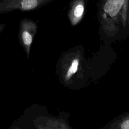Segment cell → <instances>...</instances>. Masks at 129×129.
Returning <instances> with one entry per match:
<instances>
[{
    "label": "cell",
    "instance_id": "2",
    "mask_svg": "<svg viewBox=\"0 0 129 129\" xmlns=\"http://www.w3.org/2000/svg\"><path fill=\"white\" fill-rule=\"evenodd\" d=\"M54 0H0V14L13 11L22 12L37 10Z\"/></svg>",
    "mask_w": 129,
    "mask_h": 129
},
{
    "label": "cell",
    "instance_id": "1",
    "mask_svg": "<svg viewBox=\"0 0 129 129\" xmlns=\"http://www.w3.org/2000/svg\"><path fill=\"white\" fill-rule=\"evenodd\" d=\"M99 33L105 42L129 37V0H97Z\"/></svg>",
    "mask_w": 129,
    "mask_h": 129
},
{
    "label": "cell",
    "instance_id": "6",
    "mask_svg": "<svg viewBox=\"0 0 129 129\" xmlns=\"http://www.w3.org/2000/svg\"><path fill=\"white\" fill-rule=\"evenodd\" d=\"M101 129H129V112L120 114L108 122Z\"/></svg>",
    "mask_w": 129,
    "mask_h": 129
},
{
    "label": "cell",
    "instance_id": "4",
    "mask_svg": "<svg viewBox=\"0 0 129 129\" xmlns=\"http://www.w3.org/2000/svg\"><path fill=\"white\" fill-rule=\"evenodd\" d=\"M67 66L64 67L63 71V78L66 82L69 81L81 70L82 63L85 62L83 53L81 49L71 53L68 59Z\"/></svg>",
    "mask_w": 129,
    "mask_h": 129
},
{
    "label": "cell",
    "instance_id": "7",
    "mask_svg": "<svg viewBox=\"0 0 129 129\" xmlns=\"http://www.w3.org/2000/svg\"><path fill=\"white\" fill-rule=\"evenodd\" d=\"M5 25V24H0V32L4 29Z\"/></svg>",
    "mask_w": 129,
    "mask_h": 129
},
{
    "label": "cell",
    "instance_id": "3",
    "mask_svg": "<svg viewBox=\"0 0 129 129\" xmlns=\"http://www.w3.org/2000/svg\"><path fill=\"white\" fill-rule=\"evenodd\" d=\"M37 30V25L32 20L24 18L21 20L19 36L28 57L29 56L31 45Z\"/></svg>",
    "mask_w": 129,
    "mask_h": 129
},
{
    "label": "cell",
    "instance_id": "5",
    "mask_svg": "<svg viewBox=\"0 0 129 129\" xmlns=\"http://www.w3.org/2000/svg\"><path fill=\"white\" fill-rule=\"evenodd\" d=\"M87 0H72L69 5L68 16L72 26L78 24L83 19Z\"/></svg>",
    "mask_w": 129,
    "mask_h": 129
}]
</instances>
